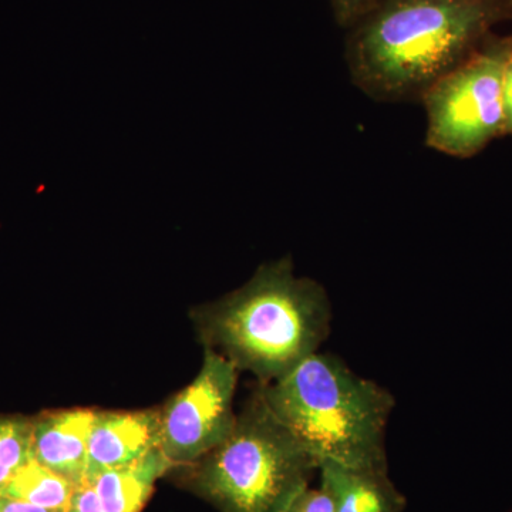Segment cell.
<instances>
[{
    "label": "cell",
    "instance_id": "6da1fadb",
    "mask_svg": "<svg viewBox=\"0 0 512 512\" xmlns=\"http://www.w3.org/2000/svg\"><path fill=\"white\" fill-rule=\"evenodd\" d=\"M508 16L503 0H377L346 29L353 82L376 100H421Z\"/></svg>",
    "mask_w": 512,
    "mask_h": 512
},
{
    "label": "cell",
    "instance_id": "5bb4252c",
    "mask_svg": "<svg viewBox=\"0 0 512 512\" xmlns=\"http://www.w3.org/2000/svg\"><path fill=\"white\" fill-rule=\"evenodd\" d=\"M377 0H330L336 22L343 29H349L357 19L372 8Z\"/></svg>",
    "mask_w": 512,
    "mask_h": 512
},
{
    "label": "cell",
    "instance_id": "7a4b0ae2",
    "mask_svg": "<svg viewBox=\"0 0 512 512\" xmlns=\"http://www.w3.org/2000/svg\"><path fill=\"white\" fill-rule=\"evenodd\" d=\"M192 315L205 348L261 384L281 379L318 353L333 319L326 289L296 275L289 256L259 266L247 284Z\"/></svg>",
    "mask_w": 512,
    "mask_h": 512
},
{
    "label": "cell",
    "instance_id": "ba28073f",
    "mask_svg": "<svg viewBox=\"0 0 512 512\" xmlns=\"http://www.w3.org/2000/svg\"><path fill=\"white\" fill-rule=\"evenodd\" d=\"M93 409L40 414L32 420V456L60 476L80 484L86 480Z\"/></svg>",
    "mask_w": 512,
    "mask_h": 512
},
{
    "label": "cell",
    "instance_id": "8992f818",
    "mask_svg": "<svg viewBox=\"0 0 512 512\" xmlns=\"http://www.w3.org/2000/svg\"><path fill=\"white\" fill-rule=\"evenodd\" d=\"M238 373L228 359L205 348L194 382L161 407L160 450L171 466L197 463L231 434Z\"/></svg>",
    "mask_w": 512,
    "mask_h": 512
},
{
    "label": "cell",
    "instance_id": "9c48e42d",
    "mask_svg": "<svg viewBox=\"0 0 512 512\" xmlns=\"http://www.w3.org/2000/svg\"><path fill=\"white\" fill-rule=\"evenodd\" d=\"M320 485L328 491L336 512H404L406 497L390 480L389 470L352 468L323 463Z\"/></svg>",
    "mask_w": 512,
    "mask_h": 512
},
{
    "label": "cell",
    "instance_id": "277c9868",
    "mask_svg": "<svg viewBox=\"0 0 512 512\" xmlns=\"http://www.w3.org/2000/svg\"><path fill=\"white\" fill-rule=\"evenodd\" d=\"M195 466L201 493L224 512H288L319 471L258 389L227 439Z\"/></svg>",
    "mask_w": 512,
    "mask_h": 512
},
{
    "label": "cell",
    "instance_id": "3957f363",
    "mask_svg": "<svg viewBox=\"0 0 512 512\" xmlns=\"http://www.w3.org/2000/svg\"><path fill=\"white\" fill-rule=\"evenodd\" d=\"M258 392L319 467L389 470L386 433L396 399L338 356L315 353Z\"/></svg>",
    "mask_w": 512,
    "mask_h": 512
},
{
    "label": "cell",
    "instance_id": "30bf717a",
    "mask_svg": "<svg viewBox=\"0 0 512 512\" xmlns=\"http://www.w3.org/2000/svg\"><path fill=\"white\" fill-rule=\"evenodd\" d=\"M171 466L160 447L143 457L97 474L92 483L104 512H140L153 493L154 484Z\"/></svg>",
    "mask_w": 512,
    "mask_h": 512
},
{
    "label": "cell",
    "instance_id": "9a60e30c",
    "mask_svg": "<svg viewBox=\"0 0 512 512\" xmlns=\"http://www.w3.org/2000/svg\"><path fill=\"white\" fill-rule=\"evenodd\" d=\"M66 512H104L103 505L90 481L84 480L76 485Z\"/></svg>",
    "mask_w": 512,
    "mask_h": 512
},
{
    "label": "cell",
    "instance_id": "52a82bcc",
    "mask_svg": "<svg viewBox=\"0 0 512 512\" xmlns=\"http://www.w3.org/2000/svg\"><path fill=\"white\" fill-rule=\"evenodd\" d=\"M160 409L94 414L89 437L86 480L124 466L160 447Z\"/></svg>",
    "mask_w": 512,
    "mask_h": 512
},
{
    "label": "cell",
    "instance_id": "ac0fdd59",
    "mask_svg": "<svg viewBox=\"0 0 512 512\" xmlns=\"http://www.w3.org/2000/svg\"><path fill=\"white\" fill-rule=\"evenodd\" d=\"M505 3V6H507L508 10H510V13L512 15V0H503Z\"/></svg>",
    "mask_w": 512,
    "mask_h": 512
},
{
    "label": "cell",
    "instance_id": "e0dca14e",
    "mask_svg": "<svg viewBox=\"0 0 512 512\" xmlns=\"http://www.w3.org/2000/svg\"><path fill=\"white\" fill-rule=\"evenodd\" d=\"M0 512H66L53 511L47 508L37 507L35 504L26 503V501L15 500V498L0 495Z\"/></svg>",
    "mask_w": 512,
    "mask_h": 512
},
{
    "label": "cell",
    "instance_id": "4fadbf2b",
    "mask_svg": "<svg viewBox=\"0 0 512 512\" xmlns=\"http://www.w3.org/2000/svg\"><path fill=\"white\" fill-rule=\"evenodd\" d=\"M288 512H336L332 498L328 491L319 487H309L305 493L299 495L298 500L292 504Z\"/></svg>",
    "mask_w": 512,
    "mask_h": 512
},
{
    "label": "cell",
    "instance_id": "7c38bea8",
    "mask_svg": "<svg viewBox=\"0 0 512 512\" xmlns=\"http://www.w3.org/2000/svg\"><path fill=\"white\" fill-rule=\"evenodd\" d=\"M32 457V420L0 417V494Z\"/></svg>",
    "mask_w": 512,
    "mask_h": 512
},
{
    "label": "cell",
    "instance_id": "5b68a950",
    "mask_svg": "<svg viewBox=\"0 0 512 512\" xmlns=\"http://www.w3.org/2000/svg\"><path fill=\"white\" fill-rule=\"evenodd\" d=\"M511 53L512 36H491L424 93L427 146L470 158L504 136L503 77Z\"/></svg>",
    "mask_w": 512,
    "mask_h": 512
},
{
    "label": "cell",
    "instance_id": "2e32d148",
    "mask_svg": "<svg viewBox=\"0 0 512 512\" xmlns=\"http://www.w3.org/2000/svg\"><path fill=\"white\" fill-rule=\"evenodd\" d=\"M504 136H512V53L503 77Z\"/></svg>",
    "mask_w": 512,
    "mask_h": 512
},
{
    "label": "cell",
    "instance_id": "8fae6325",
    "mask_svg": "<svg viewBox=\"0 0 512 512\" xmlns=\"http://www.w3.org/2000/svg\"><path fill=\"white\" fill-rule=\"evenodd\" d=\"M74 488L76 484L72 481L43 466L32 457L13 476L0 495L26 501L47 510L66 511Z\"/></svg>",
    "mask_w": 512,
    "mask_h": 512
}]
</instances>
